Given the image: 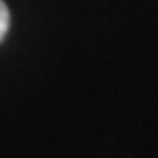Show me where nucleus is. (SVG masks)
Segmentation results:
<instances>
[{"label": "nucleus", "instance_id": "nucleus-1", "mask_svg": "<svg viewBox=\"0 0 158 158\" xmlns=\"http://www.w3.org/2000/svg\"><path fill=\"white\" fill-rule=\"evenodd\" d=\"M8 23H10V15H8V8L6 4L0 0V41L6 37L8 33Z\"/></svg>", "mask_w": 158, "mask_h": 158}]
</instances>
